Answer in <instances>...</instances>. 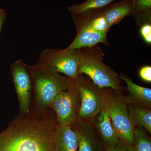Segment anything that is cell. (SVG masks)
Masks as SVG:
<instances>
[{
    "instance_id": "obj_1",
    "label": "cell",
    "mask_w": 151,
    "mask_h": 151,
    "mask_svg": "<svg viewBox=\"0 0 151 151\" xmlns=\"http://www.w3.org/2000/svg\"><path fill=\"white\" fill-rule=\"evenodd\" d=\"M58 122L48 108L36 115H19L0 133V151H55V131Z\"/></svg>"
},
{
    "instance_id": "obj_2",
    "label": "cell",
    "mask_w": 151,
    "mask_h": 151,
    "mask_svg": "<svg viewBox=\"0 0 151 151\" xmlns=\"http://www.w3.org/2000/svg\"><path fill=\"white\" fill-rule=\"evenodd\" d=\"M32 85L33 102L30 113L37 115L46 111L58 94L67 90L68 77L62 76L53 67L37 63L27 65Z\"/></svg>"
},
{
    "instance_id": "obj_3",
    "label": "cell",
    "mask_w": 151,
    "mask_h": 151,
    "mask_svg": "<svg viewBox=\"0 0 151 151\" xmlns=\"http://www.w3.org/2000/svg\"><path fill=\"white\" fill-rule=\"evenodd\" d=\"M103 109L109 116L121 141L127 145L134 146L135 127L130 119L127 98L121 90L105 89Z\"/></svg>"
},
{
    "instance_id": "obj_4",
    "label": "cell",
    "mask_w": 151,
    "mask_h": 151,
    "mask_svg": "<svg viewBox=\"0 0 151 151\" xmlns=\"http://www.w3.org/2000/svg\"><path fill=\"white\" fill-rule=\"evenodd\" d=\"M80 50L78 66V75L86 74L94 84L100 88H111L121 90V78L115 70L102 62V58L92 49Z\"/></svg>"
},
{
    "instance_id": "obj_5",
    "label": "cell",
    "mask_w": 151,
    "mask_h": 151,
    "mask_svg": "<svg viewBox=\"0 0 151 151\" xmlns=\"http://www.w3.org/2000/svg\"><path fill=\"white\" fill-rule=\"evenodd\" d=\"M75 84L80 98L77 122L90 121L103 110L105 89L78 75Z\"/></svg>"
},
{
    "instance_id": "obj_6",
    "label": "cell",
    "mask_w": 151,
    "mask_h": 151,
    "mask_svg": "<svg viewBox=\"0 0 151 151\" xmlns=\"http://www.w3.org/2000/svg\"><path fill=\"white\" fill-rule=\"evenodd\" d=\"M80 106V95L75 79L68 77L67 90L58 94L49 108L54 111L58 124L71 126L77 122Z\"/></svg>"
},
{
    "instance_id": "obj_7",
    "label": "cell",
    "mask_w": 151,
    "mask_h": 151,
    "mask_svg": "<svg viewBox=\"0 0 151 151\" xmlns=\"http://www.w3.org/2000/svg\"><path fill=\"white\" fill-rule=\"evenodd\" d=\"M80 50L47 48L41 53L37 63L47 64L73 79L78 78Z\"/></svg>"
},
{
    "instance_id": "obj_8",
    "label": "cell",
    "mask_w": 151,
    "mask_h": 151,
    "mask_svg": "<svg viewBox=\"0 0 151 151\" xmlns=\"http://www.w3.org/2000/svg\"><path fill=\"white\" fill-rule=\"evenodd\" d=\"M10 70L18 100L19 115L27 116L30 113L32 94L31 79L27 65L19 60L11 64Z\"/></svg>"
},
{
    "instance_id": "obj_9",
    "label": "cell",
    "mask_w": 151,
    "mask_h": 151,
    "mask_svg": "<svg viewBox=\"0 0 151 151\" xmlns=\"http://www.w3.org/2000/svg\"><path fill=\"white\" fill-rule=\"evenodd\" d=\"M89 122L94 127L103 149L115 147L123 142L116 134L109 116L103 109Z\"/></svg>"
},
{
    "instance_id": "obj_10",
    "label": "cell",
    "mask_w": 151,
    "mask_h": 151,
    "mask_svg": "<svg viewBox=\"0 0 151 151\" xmlns=\"http://www.w3.org/2000/svg\"><path fill=\"white\" fill-rule=\"evenodd\" d=\"M70 126L77 137V151H103L94 127L89 121L77 122Z\"/></svg>"
},
{
    "instance_id": "obj_11",
    "label": "cell",
    "mask_w": 151,
    "mask_h": 151,
    "mask_svg": "<svg viewBox=\"0 0 151 151\" xmlns=\"http://www.w3.org/2000/svg\"><path fill=\"white\" fill-rule=\"evenodd\" d=\"M76 24L77 34L74 40L67 48L80 49L92 47L99 43L108 45L106 33L98 32L80 24Z\"/></svg>"
},
{
    "instance_id": "obj_12",
    "label": "cell",
    "mask_w": 151,
    "mask_h": 151,
    "mask_svg": "<svg viewBox=\"0 0 151 151\" xmlns=\"http://www.w3.org/2000/svg\"><path fill=\"white\" fill-rule=\"evenodd\" d=\"M119 77L127 84L129 94L126 97L128 103L151 109V89L137 85L123 73Z\"/></svg>"
},
{
    "instance_id": "obj_13",
    "label": "cell",
    "mask_w": 151,
    "mask_h": 151,
    "mask_svg": "<svg viewBox=\"0 0 151 151\" xmlns=\"http://www.w3.org/2000/svg\"><path fill=\"white\" fill-rule=\"evenodd\" d=\"M55 151H77L78 142L76 135L70 126L58 124L54 132Z\"/></svg>"
},
{
    "instance_id": "obj_14",
    "label": "cell",
    "mask_w": 151,
    "mask_h": 151,
    "mask_svg": "<svg viewBox=\"0 0 151 151\" xmlns=\"http://www.w3.org/2000/svg\"><path fill=\"white\" fill-rule=\"evenodd\" d=\"M133 0H124L103 9V13L109 27L117 24L122 19L134 13Z\"/></svg>"
},
{
    "instance_id": "obj_15",
    "label": "cell",
    "mask_w": 151,
    "mask_h": 151,
    "mask_svg": "<svg viewBox=\"0 0 151 151\" xmlns=\"http://www.w3.org/2000/svg\"><path fill=\"white\" fill-rule=\"evenodd\" d=\"M130 119L136 127H143L151 134V111L143 106L128 103Z\"/></svg>"
},
{
    "instance_id": "obj_16",
    "label": "cell",
    "mask_w": 151,
    "mask_h": 151,
    "mask_svg": "<svg viewBox=\"0 0 151 151\" xmlns=\"http://www.w3.org/2000/svg\"><path fill=\"white\" fill-rule=\"evenodd\" d=\"M115 0H87L80 4H74L68 8L72 16L86 13L91 11L103 9Z\"/></svg>"
},
{
    "instance_id": "obj_17",
    "label": "cell",
    "mask_w": 151,
    "mask_h": 151,
    "mask_svg": "<svg viewBox=\"0 0 151 151\" xmlns=\"http://www.w3.org/2000/svg\"><path fill=\"white\" fill-rule=\"evenodd\" d=\"M142 127H136L134 133V147L136 151H151L150 138Z\"/></svg>"
},
{
    "instance_id": "obj_18",
    "label": "cell",
    "mask_w": 151,
    "mask_h": 151,
    "mask_svg": "<svg viewBox=\"0 0 151 151\" xmlns=\"http://www.w3.org/2000/svg\"><path fill=\"white\" fill-rule=\"evenodd\" d=\"M134 12H143L151 11V0H133Z\"/></svg>"
},
{
    "instance_id": "obj_19",
    "label": "cell",
    "mask_w": 151,
    "mask_h": 151,
    "mask_svg": "<svg viewBox=\"0 0 151 151\" xmlns=\"http://www.w3.org/2000/svg\"><path fill=\"white\" fill-rule=\"evenodd\" d=\"M140 32L143 39L149 44L151 43V25L150 23H145L140 28Z\"/></svg>"
},
{
    "instance_id": "obj_20",
    "label": "cell",
    "mask_w": 151,
    "mask_h": 151,
    "mask_svg": "<svg viewBox=\"0 0 151 151\" xmlns=\"http://www.w3.org/2000/svg\"><path fill=\"white\" fill-rule=\"evenodd\" d=\"M140 77L144 81L151 82V67L150 65L143 66L139 72Z\"/></svg>"
},
{
    "instance_id": "obj_21",
    "label": "cell",
    "mask_w": 151,
    "mask_h": 151,
    "mask_svg": "<svg viewBox=\"0 0 151 151\" xmlns=\"http://www.w3.org/2000/svg\"><path fill=\"white\" fill-rule=\"evenodd\" d=\"M7 14L4 9L0 8V33L1 31L2 28L6 20V19Z\"/></svg>"
},
{
    "instance_id": "obj_22",
    "label": "cell",
    "mask_w": 151,
    "mask_h": 151,
    "mask_svg": "<svg viewBox=\"0 0 151 151\" xmlns=\"http://www.w3.org/2000/svg\"><path fill=\"white\" fill-rule=\"evenodd\" d=\"M127 145L122 142L121 145L115 147L105 149V151H127Z\"/></svg>"
},
{
    "instance_id": "obj_23",
    "label": "cell",
    "mask_w": 151,
    "mask_h": 151,
    "mask_svg": "<svg viewBox=\"0 0 151 151\" xmlns=\"http://www.w3.org/2000/svg\"><path fill=\"white\" fill-rule=\"evenodd\" d=\"M127 151H136L134 146L127 145Z\"/></svg>"
}]
</instances>
